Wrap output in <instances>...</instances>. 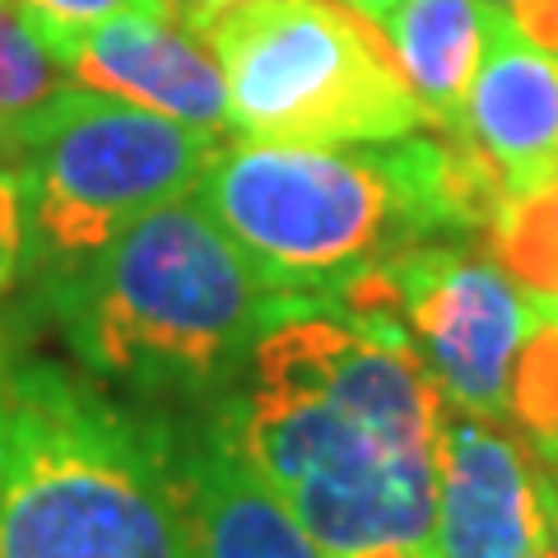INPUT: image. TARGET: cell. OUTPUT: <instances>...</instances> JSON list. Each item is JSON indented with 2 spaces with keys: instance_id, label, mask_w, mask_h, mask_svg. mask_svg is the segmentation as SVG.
Segmentation results:
<instances>
[{
  "instance_id": "obj_13",
  "label": "cell",
  "mask_w": 558,
  "mask_h": 558,
  "mask_svg": "<svg viewBox=\"0 0 558 558\" xmlns=\"http://www.w3.org/2000/svg\"><path fill=\"white\" fill-rule=\"evenodd\" d=\"M494 14L498 5L488 0H400L377 20L400 61V75L424 108V121L442 135L461 131L465 94L484 61Z\"/></svg>"
},
{
  "instance_id": "obj_26",
  "label": "cell",
  "mask_w": 558,
  "mask_h": 558,
  "mask_svg": "<svg viewBox=\"0 0 558 558\" xmlns=\"http://www.w3.org/2000/svg\"><path fill=\"white\" fill-rule=\"evenodd\" d=\"M539 457H545L554 470H558V438H549V442H539Z\"/></svg>"
},
{
  "instance_id": "obj_19",
  "label": "cell",
  "mask_w": 558,
  "mask_h": 558,
  "mask_svg": "<svg viewBox=\"0 0 558 558\" xmlns=\"http://www.w3.org/2000/svg\"><path fill=\"white\" fill-rule=\"evenodd\" d=\"M502 10H508V20L521 38L558 57V0H512Z\"/></svg>"
},
{
  "instance_id": "obj_2",
  "label": "cell",
  "mask_w": 558,
  "mask_h": 558,
  "mask_svg": "<svg viewBox=\"0 0 558 558\" xmlns=\"http://www.w3.org/2000/svg\"><path fill=\"white\" fill-rule=\"evenodd\" d=\"M38 284L70 354L135 396L229 387L275 322L317 312L275 293L196 196L140 215Z\"/></svg>"
},
{
  "instance_id": "obj_23",
  "label": "cell",
  "mask_w": 558,
  "mask_h": 558,
  "mask_svg": "<svg viewBox=\"0 0 558 558\" xmlns=\"http://www.w3.org/2000/svg\"><path fill=\"white\" fill-rule=\"evenodd\" d=\"M539 494H545V517H549V549L558 558V484L549 475H539Z\"/></svg>"
},
{
  "instance_id": "obj_15",
  "label": "cell",
  "mask_w": 558,
  "mask_h": 558,
  "mask_svg": "<svg viewBox=\"0 0 558 558\" xmlns=\"http://www.w3.org/2000/svg\"><path fill=\"white\" fill-rule=\"evenodd\" d=\"M75 89L70 70L10 0H0V154L43 108Z\"/></svg>"
},
{
  "instance_id": "obj_1",
  "label": "cell",
  "mask_w": 558,
  "mask_h": 558,
  "mask_svg": "<svg viewBox=\"0 0 558 558\" xmlns=\"http://www.w3.org/2000/svg\"><path fill=\"white\" fill-rule=\"evenodd\" d=\"M196 201L266 284L326 312L354 275L410 247L488 233L508 205L502 172L465 135L368 145H219Z\"/></svg>"
},
{
  "instance_id": "obj_3",
  "label": "cell",
  "mask_w": 558,
  "mask_h": 558,
  "mask_svg": "<svg viewBox=\"0 0 558 558\" xmlns=\"http://www.w3.org/2000/svg\"><path fill=\"white\" fill-rule=\"evenodd\" d=\"M0 558H196L172 418L117 405L61 363H14Z\"/></svg>"
},
{
  "instance_id": "obj_24",
  "label": "cell",
  "mask_w": 558,
  "mask_h": 558,
  "mask_svg": "<svg viewBox=\"0 0 558 558\" xmlns=\"http://www.w3.org/2000/svg\"><path fill=\"white\" fill-rule=\"evenodd\" d=\"M340 5H349V10H359L363 20H381V14H391L400 0H340Z\"/></svg>"
},
{
  "instance_id": "obj_16",
  "label": "cell",
  "mask_w": 558,
  "mask_h": 558,
  "mask_svg": "<svg viewBox=\"0 0 558 558\" xmlns=\"http://www.w3.org/2000/svg\"><path fill=\"white\" fill-rule=\"evenodd\" d=\"M539 326L526 336L512 368L508 410L521 428L535 433V442L558 438V322L535 317Z\"/></svg>"
},
{
  "instance_id": "obj_14",
  "label": "cell",
  "mask_w": 558,
  "mask_h": 558,
  "mask_svg": "<svg viewBox=\"0 0 558 558\" xmlns=\"http://www.w3.org/2000/svg\"><path fill=\"white\" fill-rule=\"evenodd\" d=\"M494 266L531 299H558V172L508 196L488 223Z\"/></svg>"
},
{
  "instance_id": "obj_22",
  "label": "cell",
  "mask_w": 558,
  "mask_h": 558,
  "mask_svg": "<svg viewBox=\"0 0 558 558\" xmlns=\"http://www.w3.org/2000/svg\"><path fill=\"white\" fill-rule=\"evenodd\" d=\"M349 558H433V539L428 545H373V549H359Z\"/></svg>"
},
{
  "instance_id": "obj_9",
  "label": "cell",
  "mask_w": 558,
  "mask_h": 558,
  "mask_svg": "<svg viewBox=\"0 0 558 558\" xmlns=\"http://www.w3.org/2000/svg\"><path fill=\"white\" fill-rule=\"evenodd\" d=\"M433 480V558H554L539 470L498 428L442 405Z\"/></svg>"
},
{
  "instance_id": "obj_21",
  "label": "cell",
  "mask_w": 558,
  "mask_h": 558,
  "mask_svg": "<svg viewBox=\"0 0 558 558\" xmlns=\"http://www.w3.org/2000/svg\"><path fill=\"white\" fill-rule=\"evenodd\" d=\"M168 5V14L178 24H186L191 33H201L215 14H223V10H233V5H242V0H163Z\"/></svg>"
},
{
  "instance_id": "obj_6",
  "label": "cell",
  "mask_w": 558,
  "mask_h": 558,
  "mask_svg": "<svg viewBox=\"0 0 558 558\" xmlns=\"http://www.w3.org/2000/svg\"><path fill=\"white\" fill-rule=\"evenodd\" d=\"M219 418L326 558L433 539V451H396L326 396L256 377Z\"/></svg>"
},
{
  "instance_id": "obj_11",
  "label": "cell",
  "mask_w": 558,
  "mask_h": 558,
  "mask_svg": "<svg viewBox=\"0 0 558 558\" xmlns=\"http://www.w3.org/2000/svg\"><path fill=\"white\" fill-rule=\"evenodd\" d=\"M172 465L196 558H326L289 502L238 451L219 410L201 424H172Z\"/></svg>"
},
{
  "instance_id": "obj_12",
  "label": "cell",
  "mask_w": 558,
  "mask_h": 558,
  "mask_svg": "<svg viewBox=\"0 0 558 558\" xmlns=\"http://www.w3.org/2000/svg\"><path fill=\"white\" fill-rule=\"evenodd\" d=\"M457 135L502 172L508 196L558 172V57L521 38L502 5Z\"/></svg>"
},
{
  "instance_id": "obj_17",
  "label": "cell",
  "mask_w": 558,
  "mask_h": 558,
  "mask_svg": "<svg viewBox=\"0 0 558 558\" xmlns=\"http://www.w3.org/2000/svg\"><path fill=\"white\" fill-rule=\"evenodd\" d=\"M10 5L38 28V38L51 51H57V43L70 38V33L102 24V20H112V14H163V20H172L163 0H10Z\"/></svg>"
},
{
  "instance_id": "obj_27",
  "label": "cell",
  "mask_w": 558,
  "mask_h": 558,
  "mask_svg": "<svg viewBox=\"0 0 558 558\" xmlns=\"http://www.w3.org/2000/svg\"><path fill=\"white\" fill-rule=\"evenodd\" d=\"M488 5H512V0H488Z\"/></svg>"
},
{
  "instance_id": "obj_10",
  "label": "cell",
  "mask_w": 558,
  "mask_h": 558,
  "mask_svg": "<svg viewBox=\"0 0 558 558\" xmlns=\"http://www.w3.org/2000/svg\"><path fill=\"white\" fill-rule=\"evenodd\" d=\"M70 80L135 108L172 117L182 126H229V80L201 33L163 14H112L57 43Z\"/></svg>"
},
{
  "instance_id": "obj_8",
  "label": "cell",
  "mask_w": 558,
  "mask_h": 558,
  "mask_svg": "<svg viewBox=\"0 0 558 558\" xmlns=\"http://www.w3.org/2000/svg\"><path fill=\"white\" fill-rule=\"evenodd\" d=\"M247 377L317 391L396 451H433L438 442L447 396L396 330L340 312H299L256 340Z\"/></svg>"
},
{
  "instance_id": "obj_25",
  "label": "cell",
  "mask_w": 558,
  "mask_h": 558,
  "mask_svg": "<svg viewBox=\"0 0 558 558\" xmlns=\"http://www.w3.org/2000/svg\"><path fill=\"white\" fill-rule=\"evenodd\" d=\"M531 307H535V317H554L558 322V299H531Z\"/></svg>"
},
{
  "instance_id": "obj_5",
  "label": "cell",
  "mask_w": 558,
  "mask_h": 558,
  "mask_svg": "<svg viewBox=\"0 0 558 558\" xmlns=\"http://www.w3.org/2000/svg\"><path fill=\"white\" fill-rule=\"evenodd\" d=\"M223 135L182 126L75 84L10 140L24 191L28 270L47 279L131 229L140 215L201 186Z\"/></svg>"
},
{
  "instance_id": "obj_18",
  "label": "cell",
  "mask_w": 558,
  "mask_h": 558,
  "mask_svg": "<svg viewBox=\"0 0 558 558\" xmlns=\"http://www.w3.org/2000/svg\"><path fill=\"white\" fill-rule=\"evenodd\" d=\"M28 266V219H24V191L14 178L10 159H0V299L20 284Z\"/></svg>"
},
{
  "instance_id": "obj_20",
  "label": "cell",
  "mask_w": 558,
  "mask_h": 558,
  "mask_svg": "<svg viewBox=\"0 0 558 558\" xmlns=\"http://www.w3.org/2000/svg\"><path fill=\"white\" fill-rule=\"evenodd\" d=\"M14 359L10 336L0 326V480H5V451H10V414H14Z\"/></svg>"
},
{
  "instance_id": "obj_4",
  "label": "cell",
  "mask_w": 558,
  "mask_h": 558,
  "mask_svg": "<svg viewBox=\"0 0 558 558\" xmlns=\"http://www.w3.org/2000/svg\"><path fill=\"white\" fill-rule=\"evenodd\" d=\"M201 38L229 80V126L279 145H368L424 121L387 38L340 0H242Z\"/></svg>"
},
{
  "instance_id": "obj_7",
  "label": "cell",
  "mask_w": 558,
  "mask_h": 558,
  "mask_svg": "<svg viewBox=\"0 0 558 558\" xmlns=\"http://www.w3.org/2000/svg\"><path fill=\"white\" fill-rule=\"evenodd\" d=\"M326 312L405 336L442 396L475 418L508 414L517 354L535 330V307L521 303L512 279L447 242H424L354 275Z\"/></svg>"
}]
</instances>
